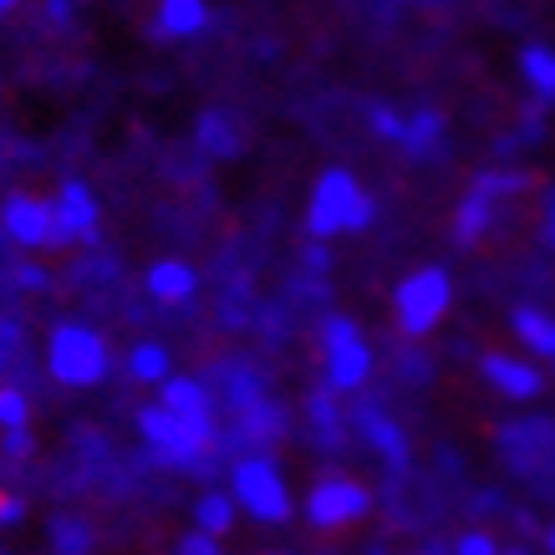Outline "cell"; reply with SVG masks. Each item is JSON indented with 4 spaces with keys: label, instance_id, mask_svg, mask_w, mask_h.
<instances>
[{
    "label": "cell",
    "instance_id": "6da1fadb",
    "mask_svg": "<svg viewBox=\"0 0 555 555\" xmlns=\"http://www.w3.org/2000/svg\"><path fill=\"white\" fill-rule=\"evenodd\" d=\"M377 215L372 194L362 189L352 169H321L311 204H306V235L311 240H337V235H362Z\"/></svg>",
    "mask_w": 555,
    "mask_h": 555
},
{
    "label": "cell",
    "instance_id": "7a4b0ae2",
    "mask_svg": "<svg viewBox=\"0 0 555 555\" xmlns=\"http://www.w3.org/2000/svg\"><path fill=\"white\" fill-rule=\"evenodd\" d=\"M107 367H113V347H107L102 332H92V326H82V321H62V326H51L47 372L62 387L87 392V387H98L102 377H107Z\"/></svg>",
    "mask_w": 555,
    "mask_h": 555
},
{
    "label": "cell",
    "instance_id": "3957f363",
    "mask_svg": "<svg viewBox=\"0 0 555 555\" xmlns=\"http://www.w3.org/2000/svg\"><path fill=\"white\" fill-rule=\"evenodd\" d=\"M449 306H454V281H449L443 266L408 270L403 281H398V291H392V321H398V332L413 341L438 332L443 317H449Z\"/></svg>",
    "mask_w": 555,
    "mask_h": 555
},
{
    "label": "cell",
    "instance_id": "277c9868",
    "mask_svg": "<svg viewBox=\"0 0 555 555\" xmlns=\"http://www.w3.org/2000/svg\"><path fill=\"white\" fill-rule=\"evenodd\" d=\"M230 494H235V505L260 525H286L291 520V485L281 464L266 454H245L235 459V469H230Z\"/></svg>",
    "mask_w": 555,
    "mask_h": 555
},
{
    "label": "cell",
    "instance_id": "5b68a950",
    "mask_svg": "<svg viewBox=\"0 0 555 555\" xmlns=\"http://www.w3.org/2000/svg\"><path fill=\"white\" fill-rule=\"evenodd\" d=\"M321 372H326V387L347 398V392H362L372 377V347L362 337V326L352 317H326L321 321Z\"/></svg>",
    "mask_w": 555,
    "mask_h": 555
},
{
    "label": "cell",
    "instance_id": "8992f818",
    "mask_svg": "<svg viewBox=\"0 0 555 555\" xmlns=\"http://www.w3.org/2000/svg\"><path fill=\"white\" fill-rule=\"evenodd\" d=\"M372 515V489L352 474H321L311 494H306V525L332 535V530H347V525L367 520Z\"/></svg>",
    "mask_w": 555,
    "mask_h": 555
},
{
    "label": "cell",
    "instance_id": "52a82bcc",
    "mask_svg": "<svg viewBox=\"0 0 555 555\" xmlns=\"http://www.w3.org/2000/svg\"><path fill=\"white\" fill-rule=\"evenodd\" d=\"M138 434H143V443H149L164 464H179V469L199 464L204 449H209V443H204L189 423H179L169 408H158V403H149L143 413H138Z\"/></svg>",
    "mask_w": 555,
    "mask_h": 555
},
{
    "label": "cell",
    "instance_id": "ba28073f",
    "mask_svg": "<svg viewBox=\"0 0 555 555\" xmlns=\"http://www.w3.org/2000/svg\"><path fill=\"white\" fill-rule=\"evenodd\" d=\"M0 230L16 240L21 250H62V230H56V215H51V199H36V194H11L0 204Z\"/></svg>",
    "mask_w": 555,
    "mask_h": 555
},
{
    "label": "cell",
    "instance_id": "9c48e42d",
    "mask_svg": "<svg viewBox=\"0 0 555 555\" xmlns=\"http://www.w3.org/2000/svg\"><path fill=\"white\" fill-rule=\"evenodd\" d=\"M51 215H56V230H62V245H92L102 224V204L98 194L82 184V179H67L51 199Z\"/></svg>",
    "mask_w": 555,
    "mask_h": 555
},
{
    "label": "cell",
    "instance_id": "30bf717a",
    "mask_svg": "<svg viewBox=\"0 0 555 555\" xmlns=\"http://www.w3.org/2000/svg\"><path fill=\"white\" fill-rule=\"evenodd\" d=\"M352 423H357V434L367 438V449L377 459H383L392 474H403L408 469V459H413V449H408V434H403V423L392 418L387 408H377V403H362L352 413Z\"/></svg>",
    "mask_w": 555,
    "mask_h": 555
},
{
    "label": "cell",
    "instance_id": "8fae6325",
    "mask_svg": "<svg viewBox=\"0 0 555 555\" xmlns=\"http://www.w3.org/2000/svg\"><path fill=\"white\" fill-rule=\"evenodd\" d=\"M158 408H169L179 423H189L204 443H215V392H204L194 377H169L158 387Z\"/></svg>",
    "mask_w": 555,
    "mask_h": 555
},
{
    "label": "cell",
    "instance_id": "7c38bea8",
    "mask_svg": "<svg viewBox=\"0 0 555 555\" xmlns=\"http://www.w3.org/2000/svg\"><path fill=\"white\" fill-rule=\"evenodd\" d=\"M479 372H485V383L494 387L500 398H509V403H530V398H540V387H545L535 362L509 357V352H485L479 357Z\"/></svg>",
    "mask_w": 555,
    "mask_h": 555
},
{
    "label": "cell",
    "instance_id": "4fadbf2b",
    "mask_svg": "<svg viewBox=\"0 0 555 555\" xmlns=\"http://www.w3.org/2000/svg\"><path fill=\"white\" fill-rule=\"evenodd\" d=\"M209 26V0H158L153 5V31L169 41H189Z\"/></svg>",
    "mask_w": 555,
    "mask_h": 555
},
{
    "label": "cell",
    "instance_id": "5bb4252c",
    "mask_svg": "<svg viewBox=\"0 0 555 555\" xmlns=\"http://www.w3.org/2000/svg\"><path fill=\"white\" fill-rule=\"evenodd\" d=\"M194 291H199V270L184 266V260H153L149 266V296L164 306H184L194 301Z\"/></svg>",
    "mask_w": 555,
    "mask_h": 555
},
{
    "label": "cell",
    "instance_id": "9a60e30c",
    "mask_svg": "<svg viewBox=\"0 0 555 555\" xmlns=\"http://www.w3.org/2000/svg\"><path fill=\"white\" fill-rule=\"evenodd\" d=\"M494 215H500V199L469 184V194L459 199V215H454V240L464 245V250H469V245H479V240L494 230Z\"/></svg>",
    "mask_w": 555,
    "mask_h": 555
},
{
    "label": "cell",
    "instance_id": "2e32d148",
    "mask_svg": "<svg viewBox=\"0 0 555 555\" xmlns=\"http://www.w3.org/2000/svg\"><path fill=\"white\" fill-rule=\"evenodd\" d=\"M520 77H525V87L535 92L540 107H551L555 102V47H545V41L520 47Z\"/></svg>",
    "mask_w": 555,
    "mask_h": 555
},
{
    "label": "cell",
    "instance_id": "e0dca14e",
    "mask_svg": "<svg viewBox=\"0 0 555 555\" xmlns=\"http://www.w3.org/2000/svg\"><path fill=\"white\" fill-rule=\"evenodd\" d=\"M194 133H199V149H209L215 158H235L240 143H245V138H240V122L230 118L224 107H204V118Z\"/></svg>",
    "mask_w": 555,
    "mask_h": 555
},
{
    "label": "cell",
    "instance_id": "ac0fdd59",
    "mask_svg": "<svg viewBox=\"0 0 555 555\" xmlns=\"http://www.w3.org/2000/svg\"><path fill=\"white\" fill-rule=\"evenodd\" d=\"M128 377L143 387H164L173 377V357L164 341H138L133 352H128Z\"/></svg>",
    "mask_w": 555,
    "mask_h": 555
},
{
    "label": "cell",
    "instance_id": "d6986e66",
    "mask_svg": "<svg viewBox=\"0 0 555 555\" xmlns=\"http://www.w3.org/2000/svg\"><path fill=\"white\" fill-rule=\"evenodd\" d=\"M235 515H240L235 494H219V489H209V494H199V500H194V530H204V535H215V540H224L230 530H235Z\"/></svg>",
    "mask_w": 555,
    "mask_h": 555
},
{
    "label": "cell",
    "instance_id": "ffe728a7",
    "mask_svg": "<svg viewBox=\"0 0 555 555\" xmlns=\"http://www.w3.org/2000/svg\"><path fill=\"white\" fill-rule=\"evenodd\" d=\"M438 143H443V113H438V107H418V113H408L403 143H398V149L413 153V158H423V153H434Z\"/></svg>",
    "mask_w": 555,
    "mask_h": 555
},
{
    "label": "cell",
    "instance_id": "44dd1931",
    "mask_svg": "<svg viewBox=\"0 0 555 555\" xmlns=\"http://www.w3.org/2000/svg\"><path fill=\"white\" fill-rule=\"evenodd\" d=\"M515 337H520L530 352L551 357L555 352V317L540 311V306H520V311H515Z\"/></svg>",
    "mask_w": 555,
    "mask_h": 555
},
{
    "label": "cell",
    "instance_id": "7402d4cb",
    "mask_svg": "<svg viewBox=\"0 0 555 555\" xmlns=\"http://www.w3.org/2000/svg\"><path fill=\"white\" fill-rule=\"evenodd\" d=\"M306 413H311V423H317V438H321V443H332V449H337V443H341V428H347V423H341V408H337V392H332V387L311 392V408H306Z\"/></svg>",
    "mask_w": 555,
    "mask_h": 555
},
{
    "label": "cell",
    "instance_id": "603a6c76",
    "mask_svg": "<svg viewBox=\"0 0 555 555\" xmlns=\"http://www.w3.org/2000/svg\"><path fill=\"white\" fill-rule=\"evenodd\" d=\"M51 545H56V555H87L92 551V530L77 515H56L51 520Z\"/></svg>",
    "mask_w": 555,
    "mask_h": 555
},
{
    "label": "cell",
    "instance_id": "cb8c5ba5",
    "mask_svg": "<svg viewBox=\"0 0 555 555\" xmlns=\"http://www.w3.org/2000/svg\"><path fill=\"white\" fill-rule=\"evenodd\" d=\"M26 423H31V398H26L21 387L0 383V434H16Z\"/></svg>",
    "mask_w": 555,
    "mask_h": 555
},
{
    "label": "cell",
    "instance_id": "d4e9b609",
    "mask_svg": "<svg viewBox=\"0 0 555 555\" xmlns=\"http://www.w3.org/2000/svg\"><path fill=\"white\" fill-rule=\"evenodd\" d=\"M403 113H392V107H387V102H377V107H372V133L377 138H392V143H403Z\"/></svg>",
    "mask_w": 555,
    "mask_h": 555
},
{
    "label": "cell",
    "instance_id": "484cf974",
    "mask_svg": "<svg viewBox=\"0 0 555 555\" xmlns=\"http://www.w3.org/2000/svg\"><path fill=\"white\" fill-rule=\"evenodd\" d=\"M449 555H500V540L485 535V530H464V535L454 540V551Z\"/></svg>",
    "mask_w": 555,
    "mask_h": 555
},
{
    "label": "cell",
    "instance_id": "4316f807",
    "mask_svg": "<svg viewBox=\"0 0 555 555\" xmlns=\"http://www.w3.org/2000/svg\"><path fill=\"white\" fill-rule=\"evenodd\" d=\"M179 555H224V545H219L215 535H204V530H189V535L179 540Z\"/></svg>",
    "mask_w": 555,
    "mask_h": 555
},
{
    "label": "cell",
    "instance_id": "83f0119b",
    "mask_svg": "<svg viewBox=\"0 0 555 555\" xmlns=\"http://www.w3.org/2000/svg\"><path fill=\"white\" fill-rule=\"evenodd\" d=\"M21 520H26V500L21 494H0V530H11Z\"/></svg>",
    "mask_w": 555,
    "mask_h": 555
},
{
    "label": "cell",
    "instance_id": "f1b7e54d",
    "mask_svg": "<svg viewBox=\"0 0 555 555\" xmlns=\"http://www.w3.org/2000/svg\"><path fill=\"white\" fill-rule=\"evenodd\" d=\"M0 449H5V459H26V454H31V434H26V428H16V434L0 438Z\"/></svg>",
    "mask_w": 555,
    "mask_h": 555
},
{
    "label": "cell",
    "instance_id": "f546056e",
    "mask_svg": "<svg viewBox=\"0 0 555 555\" xmlns=\"http://www.w3.org/2000/svg\"><path fill=\"white\" fill-rule=\"evenodd\" d=\"M21 347V326L16 321H0V362H11Z\"/></svg>",
    "mask_w": 555,
    "mask_h": 555
},
{
    "label": "cell",
    "instance_id": "4dcf8cb0",
    "mask_svg": "<svg viewBox=\"0 0 555 555\" xmlns=\"http://www.w3.org/2000/svg\"><path fill=\"white\" fill-rule=\"evenodd\" d=\"M540 224H545V230H540V235H545V245L555 250V194H545V204H540Z\"/></svg>",
    "mask_w": 555,
    "mask_h": 555
},
{
    "label": "cell",
    "instance_id": "1f68e13d",
    "mask_svg": "<svg viewBox=\"0 0 555 555\" xmlns=\"http://www.w3.org/2000/svg\"><path fill=\"white\" fill-rule=\"evenodd\" d=\"M16 286H21V291H41V286H47V270H41V266H21Z\"/></svg>",
    "mask_w": 555,
    "mask_h": 555
},
{
    "label": "cell",
    "instance_id": "d6a6232c",
    "mask_svg": "<svg viewBox=\"0 0 555 555\" xmlns=\"http://www.w3.org/2000/svg\"><path fill=\"white\" fill-rule=\"evenodd\" d=\"M47 16H51V26H67V21H72V0H47Z\"/></svg>",
    "mask_w": 555,
    "mask_h": 555
},
{
    "label": "cell",
    "instance_id": "836d02e7",
    "mask_svg": "<svg viewBox=\"0 0 555 555\" xmlns=\"http://www.w3.org/2000/svg\"><path fill=\"white\" fill-rule=\"evenodd\" d=\"M21 0H0V16H11V11H16Z\"/></svg>",
    "mask_w": 555,
    "mask_h": 555
},
{
    "label": "cell",
    "instance_id": "e575fe53",
    "mask_svg": "<svg viewBox=\"0 0 555 555\" xmlns=\"http://www.w3.org/2000/svg\"><path fill=\"white\" fill-rule=\"evenodd\" d=\"M545 551L555 555V525H551V530H545Z\"/></svg>",
    "mask_w": 555,
    "mask_h": 555
},
{
    "label": "cell",
    "instance_id": "d590c367",
    "mask_svg": "<svg viewBox=\"0 0 555 555\" xmlns=\"http://www.w3.org/2000/svg\"><path fill=\"white\" fill-rule=\"evenodd\" d=\"M500 555H525V551H520V545H509V551H500Z\"/></svg>",
    "mask_w": 555,
    "mask_h": 555
},
{
    "label": "cell",
    "instance_id": "8d00e7d4",
    "mask_svg": "<svg viewBox=\"0 0 555 555\" xmlns=\"http://www.w3.org/2000/svg\"><path fill=\"white\" fill-rule=\"evenodd\" d=\"M418 555H449V551H438V545H434V551H418Z\"/></svg>",
    "mask_w": 555,
    "mask_h": 555
},
{
    "label": "cell",
    "instance_id": "74e56055",
    "mask_svg": "<svg viewBox=\"0 0 555 555\" xmlns=\"http://www.w3.org/2000/svg\"><path fill=\"white\" fill-rule=\"evenodd\" d=\"M551 362H555V352H551Z\"/></svg>",
    "mask_w": 555,
    "mask_h": 555
}]
</instances>
